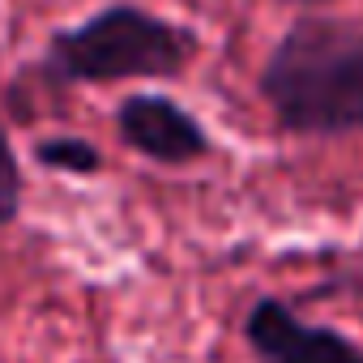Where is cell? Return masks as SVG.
Here are the masks:
<instances>
[{
    "label": "cell",
    "instance_id": "cell-1",
    "mask_svg": "<svg viewBox=\"0 0 363 363\" xmlns=\"http://www.w3.org/2000/svg\"><path fill=\"white\" fill-rule=\"evenodd\" d=\"M257 90L286 133H363V26L329 13L295 18L269 48Z\"/></svg>",
    "mask_w": 363,
    "mask_h": 363
},
{
    "label": "cell",
    "instance_id": "cell-2",
    "mask_svg": "<svg viewBox=\"0 0 363 363\" xmlns=\"http://www.w3.org/2000/svg\"><path fill=\"white\" fill-rule=\"evenodd\" d=\"M201 39L145 5H103L77 26H65L43 48V73L60 86L111 82H171L179 77Z\"/></svg>",
    "mask_w": 363,
    "mask_h": 363
},
{
    "label": "cell",
    "instance_id": "cell-3",
    "mask_svg": "<svg viewBox=\"0 0 363 363\" xmlns=\"http://www.w3.org/2000/svg\"><path fill=\"white\" fill-rule=\"evenodd\" d=\"M244 342L257 354V363H363V346L354 337L303 320L278 295H261L248 308Z\"/></svg>",
    "mask_w": 363,
    "mask_h": 363
},
{
    "label": "cell",
    "instance_id": "cell-4",
    "mask_svg": "<svg viewBox=\"0 0 363 363\" xmlns=\"http://www.w3.org/2000/svg\"><path fill=\"white\" fill-rule=\"evenodd\" d=\"M116 133L133 154L162 167H189L214 145L197 116L167 94H128L116 107Z\"/></svg>",
    "mask_w": 363,
    "mask_h": 363
},
{
    "label": "cell",
    "instance_id": "cell-5",
    "mask_svg": "<svg viewBox=\"0 0 363 363\" xmlns=\"http://www.w3.org/2000/svg\"><path fill=\"white\" fill-rule=\"evenodd\" d=\"M35 162L60 175H94L103 167V150L86 137H48L35 145Z\"/></svg>",
    "mask_w": 363,
    "mask_h": 363
},
{
    "label": "cell",
    "instance_id": "cell-6",
    "mask_svg": "<svg viewBox=\"0 0 363 363\" xmlns=\"http://www.w3.org/2000/svg\"><path fill=\"white\" fill-rule=\"evenodd\" d=\"M18 214H22V162L5 120H0V227L18 223Z\"/></svg>",
    "mask_w": 363,
    "mask_h": 363
},
{
    "label": "cell",
    "instance_id": "cell-7",
    "mask_svg": "<svg viewBox=\"0 0 363 363\" xmlns=\"http://www.w3.org/2000/svg\"><path fill=\"white\" fill-rule=\"evenodd\" d=\"M282 5H295V9H320V5H333V0H282Z\"/></svg>",
    "mask_w": 363,
    "mask_h": 363
}]
</instances>
